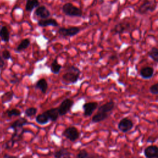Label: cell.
<instances>
[{"label":"cell","instance_id":"cell-2","mask_svg":"<svg viewBox=\"0 0 158 158\" xmlns=\"http://www.w3.org/2000/svg\"><path fill=\"white\" fill-rule=\"evenodd\" d=\"M62 11L65 15L70 17H81L83 15L81 9L70 2H67L64 4L62 7Z\"/></svg>","mask_w":158,"mask_h":158},{"label":"cell","instance_id":"cell-6","mask_svg":"<svg viewBox=\"0 0 158 158\" xmlns=\"http://www.w3.org/2000/svg\"><path fill=\"white\" fill-rule=\"evenodd\" d=\"M74 102L73 101L70 99H65L60 103V106L57 107L59 116H64L66 115L71 109Z\"/></svg>","mask_w":158,"mask_h":158},{"label":"cell","instance_id":"cell-29","mask_svg":"<svg viewBox=\"0 0 158 158\" xmlns=\"http://www.w3.org/2000/svg\"><path fill=\"white\" fill-rule=\"evenodd\" d=\"M37 112V109L34 107H31L26 109L25 110V115L28 117H31L36 115Z\"/></svg>","mask_w":158,"mask_h":158},{"label":"cell","instance_id":"cell-1","mask_svg":"<svg viewBox=\"0 0 158 158\" xmlns=\"http://www.w3.org/2000/svg\"><path fill=\"white\" fill-rule=\"evenodd\" d=\"M80 73L81 72L78 67L73 65L69 66L62 76V81L67 85L76 83L79 80Z\"/></svg>","mask_w":158,"mask_h":158},{"label":"cell","instance_id":"cell-14","mask_svg":"<svg viewBox=\"0 0 158 158\" xmlns=\"http://www.w3.org/2000/svg\"><path fill=\"white\" fill-rule=\"evenodd\" d=\"M38 25L41 27H46L48 26L57 27L59 26V23L54 19H41L38 20Z\"/></svg>","mask_w":158,"mask_h":158},{"label":"cell","instance_id":"cell-32","mask_svg":"<svg viewBox=\"0 0 158 158\" xmlns=\"http://www.w3.org/2000/svg\"><path fill=\"white\" fill-rule=\"evenodd\" d=\"M14 144L15 143L11 139H9L4 144L3 146L6 149H12L14 147Z\"/></svg>","mask_w":158,"mask_h":158},{"label":"cell","instance_id":"cell-16","mask_svg":"<svg viewBox=\"0 0 158 158\" xmlns=\"http://www.w3.org/2000/svg\"><path fill=\"white\" fill-rule=\"evenodd\" d=\"M54 158H71V153L65 148H61L54 153Z\"/></svg>","mask_w":158,"mask_h":158},{"label":"cell","instance_id":"cell-19","mask_svg":"<svg viewBox=\"0 0 158 158\" xmlns=\"http://www.w3.org/2000/svg\"><path fill=\"white\" fill-rule=\"evenodd\" d=\"M109 114L107 113H103V112H97L96 114H94L91 119V122L93 123H99L102 121H104L107 117H109Z\"/></svg>","mask_w":158,"mask_h":158},{"label":"cell","instance_id":"cell-27","mask_svg":"<svg viewBox=\"0 0 158 158\" xmlns=\"http://www.w3.org/2000/svg\"><path fill=\"white\" fill-rule=\"evenodd\" d=\"M148 55L154 61L158 63V48L156 47H152L148 52Z\"/></svg>","mask_w":158,"mask_h":158},{"label":"cell","instance_id":"cell-15","mask_svg":"<svg viewBox=\"0 0 158 158\" xmlns=\"http://www.w3.org/2000/svg\"><path fill=\"white\" fill-rule=\"evenodd\" d=\"M139 74L140 76L144 79L151 78L154 75V69L149 66L144 67L141 69Z\"/></svg>","mask_w":158,"mask_h":158},{"label":"cell","instance_id":"cell-31","mask_svg":"<svg viewBox=\"0 0 158 158\" xmlns=\"http://www.w3.org/2000/svg\"><path fill=\"white\" fill-rule=\"evenodd\" d=\"M1 56L2 57L3 59H5V60H8L9 59L11 58V54L10 52L7 51V50H4L2 52V54H1Z\"/></svg>","mask_w":158,"mask_h":158},{"label":"cell","instance_id":"cell-13","mask_svg":"<svg viewBox=\"0 0 158 158\" xmlns=\"http://www.w3.org/2000/svg\"><path fill=\"white\" fill-rule=\"evenodd\" d=\"M114 107H115L114 102L112 101H110L107 102L106 103L101 105V106H99L97 112L109 114V112H110L111 111L113 110Z\"/></svg>","mask_w":158,"mask_h":158},{"label":"cell","instance_id":"cell-34","mask_svg":"<svg viewBox=\"0 0 158 158\" xmlns=\"http://www.w3.org/2000/svg\"><path fill=\"white\" fill-rule=\"evenodd\" d=\"M2 158H18V157L16 156H12V155H9V154H5Z\"/></svg>","mask_w":158,"mask_h":158},{"label":"cell","instance_id":"cell-17","mask_svg":"<svg viewBox=\"0 0 158 158\" xmlns=\"http://www.w3.org/2000/svg\"><path fill=\"white\" fill-rule=\"evenodd\" d=\"M35 87L40 90L43 94H45L47 91L48 85L46 80L44 78H41L37 81L35 85Z\"/></svg>","mask_w":158,"mask_h":158},{"label":"cell","instance_id":"cell-3","mask_svg":"<svg viewBox=\"0 0 158 158\" xmlns=\"http://www.w3.org/2000/svg\"><path fill=\"white\" fill-rule=\"evenodd\" d=\"M62 136L65 137L70 141H75L80 136V133L75 127H69L64 130L62 133Z\"/></svg>","mask_w":158,"mask_h":158},{"label":"cell","instance_id":"cell-26","mask_svg":"<svg viewBox=\"0 0 158 158\" xmlns=\"http://www.w3.org/2000/svg\"><path fill=\"white\" fill-rule=\"evenodd\" d=\"M30 44V41L28 38H25L23 39L20 43V44L17 46L16 48V51L18 52L23 51L25 49H26L27 48H28V46Z\"/></svg>","mask_w":158,"mask_h":158},{"label":"cell","instance_id":"cell-8","mask_svg":"<svg viewBox=\"0 0 158 158\" xmlns=\"http://www.w3.org/2000/svg\"><path fill=\"white\" fill-rule=\"evenodd\" d=\"M98 107V103L97 102H89L85 103L83 105V115L85 117L91 116Z\"/></svg>","mask_w":158,"mask_h":158},{"label":"cell","instance_id":"cell-23","mask_svg":"<svg viewBox=\"0 0 158 158\" xmlns=\"http://www.w3.org/2000/svg\"><path fill=\"white\" fill-rule=\"evenodd\" d=\"M76 158H98V156L90 154L86 149H81L77 154Z\"/></svg>","mask_w":158,"mask_h":158},{"label":"cell","instance_id":"cell-36","mask_svg":"<svg viewBox=\"0 0 158 158\" xmlns=\"http://www.w3.org/2000/svg\"><path fill=\"white\" fill-rule=\"evenodd\" d=\"M1 27H2V25H0V30H1Z\"/></svg>","mask_w":158,"mask_h":158},{"label":"cell","instance_id":"cell-5","mask_svg":"<svg viewBox=\"0 0 158 158\" xmlns=\"http://www.w3.org/2000/svg\"><path fill=\"white\" fill-rule=\"evenodd\" d=\"M133 122L128 117L122 118L118 123V129L123 133H127L131 130L133 127Z\"/></svg>","mask_w":158,"mask_h":158},{"label":"cell","instance_id":"cell-21","mask_svg":"<svg viewBox=\"0 0 158 158\" xmlns=\"http://www.w3.org/2000/svg\"><path fill=\"white\" fill-rule=\"evenodd\" d=\"M40 6L38 0H27L25 4V10L28 12H31L35 8Z\"/></svg>","mask_w":158,"mask_h":158},{"label":"cell","instance_id":"cell-30","mask_svg":"<svg viewBox=\"0 0 158 158\" xmlns=\"http://www.w3.org/2000/svg\"><path fill=\"white\" fill-rule=\"evenodd\" d=\"M149 91L153 94H158V83L151 85L149 88Z\"/></svg>","mask_w":158,"mask_h":158},{"label":"cell","instance_id":"cell-12","mask_svg":"<svg viewBox=\"0 0 158 158\" xmlns=\"http://www.w3.org/2000/svg\"><path fill=\"white\" fill-rule=\"evenodd\" d=\"M35 14L41 19H46L50 17L51 13L44 6H40L35 11Z\"/></svg>","mask_w":158,"mask_h":158},{"label":"cell","instance_id":"cell-33","mask_svg":"<svg viewBox=\"0 0 158 158\" xmlns=\"http://www.w3.org/2000/svg\"><path fill=\"white\" fill-rule=\"evenodd\" d=\"M4 65H5V62H4V59H2V56L0 55V69L3 68Z\"/></svg>","mask_w":158,"mask_h":158},{"label":"cell","instance_id":"cell-4","mask_svg":"<svg viewBox=\"0 0 158 158\" xmlns=\"http://www.w3.org/2000/svg\"><path fill=\"white\" fill-rule=\"evenodd\" d=\"M156 7V4L152 1L144 0L138 9L140 14H146L149 12H153Z\"/></svg>","mask_w":158,"mask_h":158},{"label":"cell","instance_id":"cell-28","mask_svg":"<svg viewBox=\"0 0 158 158\" xmlns=\"http://www.w3.org/2000/svg\"><path fill=\"white\" fill-rule=\"evenodd\" d=\"M6 113L9 118H11L12 117H19L21 115L20 110H19L18 109H15V108L7 110H6Z\"/></svg>","mask_w":158,"mask_h":158},{"label":"cell","instance_id":"cell-11","mask_svg":"<svg viewBox=\"0 0 158 158\" xmlns=\"http://www.w3.org/2000/svg\"><path fill=\"white\" fill-rule=\"evenodd\" d=\"M28 121L24 117H20L13 122L9 126V128L12 129L14 131L22 129L23 126L28 124Z\"/></svg>","mask_w":158,"mask_h":158},{"label":"cell","instance_id":"cell-18","mask_svg":"<svg viewBox=\"0 0 158 158\" xmlns=\"http://www.w3.org/2000/svg\"><path fill=\"white\" fill-rule=\"evenodd\" d=\"M46 114L48 116L49 120L52 122H55L57 120L59 114L57 108H51L45 111Z\"/></svg>","mask_w":158,"mask_h":158},{"label":"cell","instance_id":"cell-24","mask_svg":"<svg viewBox=\"0 0 158 158\" xmlns=\"http://www.w3.org/2000/svg\"><path fill=\"white\" fill-rule=\"evenodd\" d=\"M62 69V65L57 62V58L55 59L50 65L51 72L54 74H58Z\"/></svg>","mask_w":158,"mask_h":158},{"label":"cell","instance_id":"cell-35","mask_svg":"<svg viewBox=\"0 0 158 158\" xmlns=\"http://www.w3.org/2000/svg\"><path fill=\"white\" fill-rule=\"evenodd\" d=\"M157 126H158V119L157 120Z\"/></svg>","mask_w":158,"mask_h":158},{"label":"cell","instance_id":"cell-10","mask_svg":"<svg viewBox=\"0 0 158 158\" xmlns=\"http://www.w3.org/2000/svg\"><path fill=\"white\" fill-rule=\"evenodd\" d=\"M131 28L130 23L128 22H119L115 25L114 28L112 30V32L114 34H121L127 31Z\"/></svg>","mask_w":158,"mask_h":158},{"label":"cell","instance_id":"cell-9","mask_svg":"<svg viewBox=\"0 0 158 158\" xmlns=\"http://www.w3.org/2000/svg\"><path fill=\"white\" fill-rule=\"evenodd\" d=\"M143 153L146 158H158V146L149 145L144 148Z\"/></svg>","mask_w":158,"mask_h":158},{"label":"cell","instance_id":"cell-20","mask_svg":"<svg viewBox=\"0 0 158 158\" xmlns=\"http://www.w3.org/2000/svg\"><path fill=\"white\" fill-rule=\"evenodd\" d=\"M0 38L4 42L7 43L10 40V33L6 26H2L0 30Z\"/></svg>","mask_w":158,"mask_h":158},{"label":"cell","instance_id":"cell-7","mask_svg":"<svg viewBox=\"0 0 158 158\" xmlns=\"http://www.w3.org/2000/svg\"><path fill=\"white\" fill-rule=\"evenodd\" d=\"M80 31V29L77 27H70V28L60 27L59 28L57 32L60 36L62 37L73 36L77 35Z\"/></svg>","mask_w":158,"mask_h":158},{"label":"cell","instance_id":"cell-25","mask_svg":"<svg viewBox=\"0 0 158 158\" xmlns=\"http://www.w3.org/2000/svg\"><path fill=\"white\" fill-rule=\"evenodd\" d=\"M14 95V93L12 91H9L4 93L1 97L2 103L6 104V103H7V102L11 101L13 99Z\"/></svg>","mask_w":158,"mask_h":158},{"label":"cell","instance_id":"cell-22","mask_svg":"<svg viewBox=\"0 0 158 158\" xmlns=\"http://www.w3.org/2000/svg\"><path fill=\"white\" fill-rule=\"evenodd\" d=\"M35 120H36V122L40 125H44L50 120L45 112H43L42 114H40L37 115V116L35 118Z\"/></svg>","mask_w":158,"mask_h":158}]
</instances>
